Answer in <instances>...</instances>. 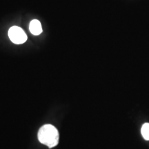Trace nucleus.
Segmentation results:
<instances>
[{
  "label": "nucleus",
  "instance_id": "nucleus-1",
  "mask_svg": "<svg viewBox=\"0 0 149 149\" xmlns=\"http://www.w3.org/2000/svg\"><path fill=\"white\" fill-rule=\"evenodd\" d=\"M59 137L58 130L51 124L43 126L38 132L39 141L50 148L57 146L59 142Z\"/></svg>",
  "mask_w": 149,
  "mask_h": 149
},
{
  "label": "nucleus",
  "instance_id": "nucleus-2",
  "mask_svg": "<svg viewBox=\"0 0 149 149\" xmlns=\"http://www.w3.org/2000/svg\"><path fill=\"white\" fill-rule=\"evenodd\" d=\"M8 36L11 42L16 44H23L27 40V35L20 27L13 26L8 31Z\"/></svg>",
  "mask_w": 149,
  "mask_h": 149
},
{
  "label": "nucleus",
  "instance_id": "nucleus-3",
  "mask_svg": "<svg viewBox=\"0 0 149 149\" xmlns=\"http://www.w3.org/2000/svg\"><path fill=\"white\" fill-rule=\"evenodd\" d=\"M29 29L31 33L34 35H38L42 33V27L38 20L34 19L30 23Z\"/></svg>",
  "mask_w": 149,
  "mask_h": 149
},
{
  "label": "nucleus",
  "instance_id": "nucleus-4",
  "mask_svg": "<svg viewBox=\"0 0 149 149\" xmlns=\"http://www.w3.org/2000/svg\"><path fill=\"white\" fill-rule=\"evenodd\" d=\"M141 133L145 140L149 141V123H145L142 126Z\"/></svg>",
  "mask_w": 149,
  "mask_h": 149
}]
</instances>
